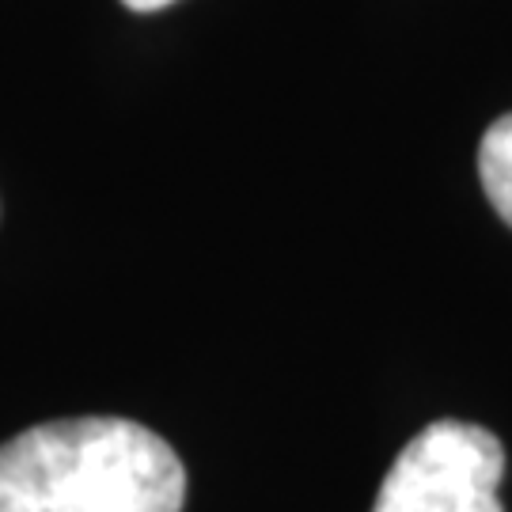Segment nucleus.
Wrapping results in <instances>:
<instances>
[{
  "label": "nucleus",
  "instance_id": "obj_1",
  "mask_svg": "<svg viewBox=\"0 0 512 512\" xmlns=\"http://www.w3.org/2000/svg\"><path fill=\"white\" fill-rule=\"evenodd\" d=\"M183 501V459L137 421H46L0 444V512H179Z\"/></svg>",
  "mask_w": 512,
  "mask_h": 512
},
{
  "label": "nucleus",
  "instance_id": "obj_3",
  "mask_svg": "<svg viewBox=\"0 0 512 512\" xmlns=\"http://www.w3.org/2000/svg\"><path fill=\"white\" fill-rule=\"evenodd\" d=\"M478 175H482V190L494 202L497 217L512 228V114L497 118L486 129L482 148H478Z\"/></svg>",
  "mask_w": 512,
  "mask_h": 512
},
{
  "label": "nucleus",
  "instance_id": "obj_4",
  "mask_svg": "<svg viewBox=\"0 0 512 512\" xmlns=\"http://www.w3.org/2000/svg\"><path fill=\"white\" fill-rule=\"evenodd\" d=\"M126 8H133V12H156V8H167L171 0H122Z\"/></svg>",
  "mask_w": 512,
  "mask_h": 512
},
{
  "label": "nucleus",
  "instance_id": "obj_2",
  "mask_svg": "<svg viewBox=\"0 0 512 512\" xmlns=\"http://www.w3.org/2000/svg\"><path fill=\"white\" fill-rule=\"evenodd\" d=\"M505 448L471 421H433L395 456L372 512H505Z\"/></svg>",
  "mask_w": 512,
  "mask_h": 512
}]
</instances>
